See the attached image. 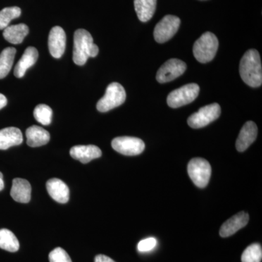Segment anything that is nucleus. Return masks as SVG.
<instances>
[{"label":"nucleus","instance_id":"nucleus-1","mask_svg":"<svg viewBox=\"0 0 262 262\" xmlns=\"http://www.w3.org/2000/svg\"><path fill=\"white\" fill-rule=\"evenodd\" d=\"M239 75L250 87L258 88L262 84V68L259 53L256 50L246 51L239 63Z\"/></svg>","mask_w":262,"mask_h":262},{"label":"nucleus","instance_id":"nucleus-2","mask_svg":"<svg viewBox=\"0 0 262 262\" xmlns=\"http://www.w3.org/2000/svg\"><path fill=\"white\" fill-rule=\"evenodd\" d=\"M99 52L94 43L92 36L84 29H78L74 35L73 61L75 64L83 66L90 57L97 56Z\"/></svg>","mask_w":262,"mask_h":262},{"label":"nucleus","instance_id":"nucleus-3","mask_svg":"<svg viewBox=\"0 0 262 262\" xmlns=\"http://www.w3.org/2000/svg\"><path fill=\"white\" fill-rule=\"evenodd\" d=\"M219 48L216 36L211 32H206L194 42L193 54L201 63H206L214 58Z\"/></svg>","mask_w":262,"mask_h":262},{"label":"nucleus","instance_id":"nucleus-4","mask_svg":"<svg viewBox=\"0 0 262 262\" xmlns=\"http://www.w3.org/2000/svg\"><path fill=\"white\" fill-rule=\"evenodd\" d=\"M126 99V93L122 84L113 82L108 84L104 96L98 101L96 108L101 113H106L120 106Z\"/></svg>","mask_w":262,"mask_h":262},{"label":"nucleus","instance_id":"nucleus-5","mask_svg":"<svg viewBox=\"0 0 262 262\" xmlns=\"http://www.w3.org/2000/svg\"><path fill=\"white\" fill-rule=\"evenodd\" d=\"M188 174L193 183L199 188L208 185L211 176V166L206 160L203 158H193L187 167Z\"/></svg>","mask_w":262,"mask_h":262},{"label":"nucleus","instance_id":"nucleus-6","mask_svg":"<svg viewBox=\"0 0 262 262\" xmlns=\"http://www.w3.org/2000/svg\"><path fill=\"white\" fill-rule=\"evenodd\" d=\"M199 93L200 87L198 84H185L170 92L167 98V103L170 107H181L194 101Z\"/></svg>","mask_w":262,"mask_h":262},{"label":"nucleus","instance_id":"nucleus-7","mask_svg":"<svg viewBox=\"0 0 262 262\" xmlns=\"http://www.w3.org/2000/svg\"><path fill=\"white\" fill-rule=\"evenodd\" d=\"M220 115V104L216 103H211L200 108L198 113L189 116L187 123L192 128H201L217 120Z\"/></svg>","mask_w":262,"mask_h":262},{"label":"nucleus","instance_id":"nucleus-8","mask_svg":"<svg viewBox=\"0 0 262 262\" xmlns=\"http://www.w3.org/2000/svg\"><path fill=\"white\" fill-rule=\"evenodd\" d=\"M180 24V18L175 15L164 16L154 29V38L156 42L164 43L171 39L178 32Z\"/></svg>","mask_w":262,"mask_h":262},{"label":"nucleus","instance_id":"nucleus-9","mask_svg":"<svg viewBox=\"0 0 262 262\" xmlns=\"http://www.w3.org/2000/svg\"><path fill=\"white\" fill-rule=\"evenodd\" d=\"M112 146L115 151L126 156H135L144 151L145 144L139 138L130 136L117 137L112 141Z\"/></svg>","mask_w":262,"mask_h":262},{"label":"nucleus","instance_id":"nucleus-10","mask_svg":"<svg viewBox=\"0 0 262 262\" xmlns=\"http://www.w3.org/2000/svg\"><path fill=\"white\" fill-rule=\"evenodd\" d=\"M187 70V64L177 58L165 62L157 72L156 79L160 83L170 82L180 77Z\"/></svg>","mask_w":262,"mask_h":262},{"label":"nucleus","instance_id":"nucleus-11","mask_svg":"<svg viewBox=\"0 0 262 262\" xmlns=\"http://www.w3.org/2000/svg\"><path fill=\"white\" fill-rule=\"evenodd\" d=\"M66 43L67 36L64 30L60 27L52 28L48 37V48L53 58H61L65 52Z\"/></svg>","mask_w":262,"mask_h":262},{"label":"nucleus","instance_id":"nucleus-12","mask_svg":"<svg viewBox=\"0 0 262 262\" xmlns=\"http://www.w3.org/2000/svg\"><path fill=\"white\" fill-rule=\"evenodd\" d=\"M258 128L256 123L253 121L246 122L239 132L237 141L236 149L239 152L246 151L256 140L257 137Z\"/></svg>","mask_w":262,"mask_h":262},{"label":"nucleus","instance_id":"nucleus-13","mask_svg":"<svg viewBox=\"0 0 262 262\" xmlns=\"http://www.w3.org/2000/svg\"><path fill=\"white\" fill-rule=\"evenodd\" d=\"M248 221L249 215L247 213L239 212L222 225L220 231L221 237H227L236 233L239 229L248 225Z\"/></svg>","mask_w":262,"mask_h":262},{"label":"nucleus","instance_id":"nucleus-14","mask_svg":"<svg viewBox=\"0 0 262 262\" xmlns=\"http://www.w3.org/2000/svg\"><path fill=\"white\" fill-rule=\"evenodd\" d=\"M70 155L74 159L85 164L100 158L102 151L95 145H77L70 149Z\"/></svg>","mask_w":262,"mask_h":262},{"label":"nucleus","instance_id":"nucleus-15","mask_svg":"<svg viewBox=\"0 0 262 262\" xmlns=\"http://www.w3.org/2000/svg\"><path fill=\"white\" fill-rule=\"evenodd\" d=\"M48 194L59 203H67L70 200V189L63 181L58 179H51L46 184Z\"/></svg>","mask_w":262,"mask_h":262},{"label":"nucleus","instance_id":"nucleus-16","mask_svg":"<svg viewBox=\"0 0 262 262\" xmlns=\"http://www.w3.org/2000/svg\"><path fill=\"white\" fill-rule=\"evenodd\" d=\"M23 134L18 127H5L0 130V149L6 150L23 142Z\"/></svg>","mask_w":262,"mask_h":262},{"label":"nucleus","instance_id":"nucleus-17","mask_svg":"<svg viewBox=\"0 0 262 262\" xmlns=\"http://www.w3.org/2000/svg\"><path fill=\"white\" fill-rule=\"evenodd\" d=\"M32 187L26 179L17 178L13 181L10 195L15 201L27 203L31 200Z\"/></svg>","mask_w":262,"mask_h":262},{"label":"nucleus","instance_id":"nucleus-18","mask_svg":"<svg viewBox=\"0 0 262 262\" xmlns=\"http://www.w3.org/2000/svg\"><path fill=\"white\" fill-rule=\"evenodd\" d=\"M37 50L34 47H29L24 51L23 56L15 66L14 75L18 78H21L25 75L27 70L32 67L37 61Z\"/></svg>","mask_w":262,"mask_h":262},{"label":"nucleus","instance_id":"nucleus-19","mask_svg":"<svg viewBox=\"0 0 262 262\" xmlns=\"http://www.w3.org/2000/svg\"><path fill=\"white\" fill-rule=\"evenodd\" d=\"M27 144L31 147H38L46 145L49 142L51 136L48 131L42 127L33 125L26 131Z\"/></svg>","mask_w":262,"mask_h":262},{"label":"nucleus","instance_id":"nucleus-20","mask_svg":"<svg viewBox=\"0 0 262 262\" xmlns=\"http://www.w3.org/2000/svg\"><path fill=\"white\" fill-rule=\"evenodd\" d=\"M29 27L26 24H20L17 25L8 26L4 29L3 37L11 44H20L24 38L29 34Z\"/></svg>","mask_w":262,"mask_h":262},{"label":"nucleus","instance_id":"nucleus-21","mask_svg":"<svg viewBox=\"0 0 262 262\" xmlns=\"http://www.w3.org/2000/svg\"><path fill=\"white\" fill-rule=\"evenodd\" d=\"M157 0H134V8L141 22L149 21L156 10Z\"/></svg>","mask_w":262,"mask_h":262},{"label":"nucleus","instance_id":"nucleus-22","mask_svg":"<svg viewBox=\"0 0 262 262\" xmlns=\"http://www.w3.org/2000/svg\"><path fill=\"white\" fill-rule=\"evenodd\" d=\"M16 53L14 48H7L0 54V79L5 78L9 74L13 65Z\"/></svg>","mask_w":262,"mask_h":262},{"label":"nucleus","instance_id":"nucleus-23","mask_svg":"<svg viewBox=\"0 0 262 262\" xmlns=\"http://www.w3.org/2000/svg\"><path fill=\"white\" fill-rule=\"evenodd\" d=\"M19 248L18 239L11 231L8 229H0V248L9 252H16Z\"/></svg>","mask_w":262,"mask_h":262},{"label":"nucleus","instance_id":"nucleus-24","mask_svg":"<svg viewBox=\"0 0 262 262\" xmlns=\"http://www.w3.org/2000/svg\"><path fill=\"white\" fill-rule=\"evenodd\" d=\"M21 14V10L18 7L5 8L0 11V30L7 28L13 19L18 18Z\"/></svg>","mask_w":262,"mask_h":262},{"label":"nucleus","instance_id":"nucleus-25","mask_svg":"<svg viewBox=\"0 0 262 262\" xmlns=\"http://www.w3.org/2000/svg\"><path fill=\"white\" fill-rule=\"evenodd\" d=\"M262 259L261 246L258 244L250 245L241 256L242 262H261Z\"/></svg>","mask_w":262,"mask_h":262},{"label":"nucleus","instance_id":"nucleus-26","mask_svg":"<svg viewBox=\"0 0 262 262\" xmlns=\"http://www.w3.org/2000/svg\"><path fill=\"white\" fill-rule=\"evenodd\" d=\"M34 116L35 120L43 125L51 123L53 110L46 104H39L34 108Z\"/></svg>","mask_w":262,"mask_h":262},{"label":"nucleus","instance_id":"nucleus-27","mask_svg":"<svg viewBox=\"0 0 262 262\" xmlns=\"http://www.w3.org/2000/svg\"><path fill=\"white\" fill-rule=\"evenodd\" d=\"M49 260L50 262H72L67 251L59 247L50 253Z\"/></svg>","mask_w":262,"mask_h":262},{"label":"nucleus","instance_id":"nucleus-28","mask_svg":"<svg viewBox=\"0 0 262 262\" xmlns=\"http://www.w3.org/2000/svg\"><path fill=\"white\" fill-rule=\"evenodd\" d=\"M157 246V241L154 237L142 239L138 244V250L140 252H147L154 249Z\"/></svg>","mask_w":262,"mask_h":262},{"label":"nucleus","instance_id":"nucleus-29","mask_svg":"<svg viewBox=\"0 0 262 262\" xmlns=\"http://www.w3.org/2000/svg\"><path fill=\"white\" fill-rule=\"evenodd\" d=\"M95 262H115L114 260L108 256H105V255L99 254L97 255L95 258Z\"/></svg>","mask_w":262,"mask_h":262},{"label":"nucleus","instance_id":"nucleus-30","mask_svg":"<svg viewBox=\"0 0 262 262\" xmlns=\"http://www.w3.org/2000/svg\"><path fill=\"white\" fill-rule=\"evenodd\" d=\"M8 103V100L4 95L0 94V110L5 107Z\"/></svg>","mask_w":262,"mask_h":262},{"label":"nucleus","instance_id":"nucleus-31","mask_svg":"<svg viewBox=\"0 0 262 262\" xmlns=\"http://www.w3.org/2000/svg\"><path fill=\"white\" fill-rule=\"evenodd\" d=\"M5 187L4 181H3V174L0 172V191L3 190Z\"/></svg>","mask_w":262,"mask_h":262},{"label":"nucleus","instance_id":"nucleus-32","mask_svg":"<svg viewBox=\"0 0 262 262\" xmlns=\"http://www.w3.org/2000/svg\"><path fill=\"white\" fill-rule=\"evenodd\" d=\"M201 1H206V0H201Z\"/></svg>","mask_w":262,"mask_h":262}]
</instances>
